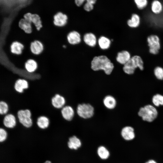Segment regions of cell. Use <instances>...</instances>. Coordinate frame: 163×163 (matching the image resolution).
<instances>
[{"label":"cell","mask_w":163,"mask_h":163,"mask_svg":"<svg viewBox=\"0 0 163 163\" xmlns=\"http://www.w3.org/2000/svg\"><path fill=\"white\" fill-rule=\"evenodd\" d=\"M114 68L113 63L106 56L94 57L91 63V68L94 72L103 71L107 75L111 74Z\"/></svg>","instance_id":"cell-1"},{"label":"cell","mask_w":163,"mask_h":163,"mask_svg":"<svg viewBox=\"0 0 163 163\" xmlns=\"http://www.w3.org/2000/svg\"><path fill=\"white\" fill-rule=\"evenodd\" d=\"M76 113L81 118L88 119L92 118L95 114V108L91 104L82 103L78 104L75 109Z\"/></svg>","instance_id":"cell-4"},{"label":"cell","mask_w":163,"mask_h":163,"mask_svg":"<svg viewBox=\"0 0 163 163\" xmlns=\"http://www.w3.org/2000/svg\"><path fill=\"white\" fill-rule=\"evenodd\" d=\"M151 10L154 14L158 15L163 11V5L160 0H152L151 4Z\"/></svg>","instance_id":"cell-16"},{"label":"cell","mask_w":163,"mask_h":163,"mask_svg":"<svg viewBox=\"0 0 163 163\" xmlns=\"http://www.w3.org/2000/svg\"><path fill=\"white\" fill-rule=\"evenodd\" d=\"M121 134L123 139L126 141L133 140L135 137L134 128L130 126H126L122 129Z\"/></svg>","instance_id":"cell-11"},{"label":"cell","mask_w":163,"mask_h":163,"mask_svg":"<svg viewBox=\"0 0 163 163\" xmlns=\"http://www.w3.org/2000/svg\"><path fill=\"white\" fill-rule=\"evenodd\" d=\"M28 83L27 80L24 79H19L15 82L14 85L15 90L19 93H22L24 91L28 88Z\"/></svg>","instance_id":"cell-17"},{"label":"cell","mask_w":163,"mask_h":163,"mask_svg":"<svg viewBox=\"0 0 163 163\" xmlns=\"http://www.w3.org/2000/svg\"><path fill=\"white\" fill-rule=\"evenodd\" d=\"M134 2L137 8L140 10L145 8L149 4L148 0H134Z\"/></svg>","instance_id":"cell-30"},{"label":"cell","mask_w":163,"mask_h":163,"mask_svg":"<svg viewBox=\"0 0 163 163\" xmlns=\"http://www.w3.org/2000/svg\"><path fill=\"white\" fill-rule=\"evenodd\" d=\"M67 144L68 147L69 149L75 150L77 149L81 145L80 140L75 136L69 138Z\"/></svg>","instance_id":"cell-20"},{"label":"cell","mask_w":163,"mask_h":163,"mask_svg":"<svg viewBox=\"0 0 163 163\" xmlns=\"http://www.w3.org/2000/svg\"><path fill=\"white\" fill-rule=\"evenodd\" d=\"M24 48L23 45L18 41L13 42L10 46L11 53L17 55L21 54Z\"/></svg>","instance_id":"cell-23"},{"label":"cell","mask_w":163,"mask_h":163,"mask_svg":"<svg viewBox=\"0 0 163 163\" xmlns=\"http://www.w3.org/2000/svg\"><path fill=\"white\" fill-rule=\"evenodd\" d=\"M30 50L33 53L38 55L43 51L44 47L43 44L38 40H35L30 44Z\"/></svg>","instance_id":"cell-18"},{"label":"cell","mask_w":163,"mask_h":163,"mask_svg":"<svg viewBox=\"0 0 163 163\" xmlns=\"http://www.w3.org/2000/svg\"><path fill=\"white\" fill-rule=\"evenodd\" d=\"M102 102L104 107L109 110L114 109L117 104L116 98L111 95L109 94L105 96L103 99Z\"/></svg>","instance_id":"cell-9"},{"label":"cell","mask_w":163,"mask_h":163,"mask_svg":"<svg viewBox=\"0 0 163 163\" xmlns=\"http://www.w3.org/2000/svg\"><path fill=\"white\" fill-rule=\"evenodd\" d=\"M51 102L54 107L58 109H61L66 105V101L64 97L56 94L52 98Z\"/></svg>","instance_id":"cell-13"},{"label":"cell","mask_w":163,"mask_h":163,"mask_svg":"<svg viewBox=\"0 0 163 163\" xmlns=\"http://www.w3.org/2000/svg\"><path fill=\"white\" fill-rule=\"evenodd\" d=\"M155 77L158 80L163 81V68L161 66H158L155 67L153 71Z\"/></svg>","instance_id":"cell-29"},{"label":"cell","mask_w":163,"mask_h":163,"mask_svg":"<svg viewBox=\"0 0 163 163\" xmlns=\"http://www.w3.org/2000/svg\"><path fill=\"white\" fill-rule=\"evenodd\" d=\"M16 118L18 119L19 122L25 127L29 128L33 125L31 113L28 109L18 111Z\"/></svg>","instance_id":"cell-5"},{"label":"cell","mask_w":163,"mask_h":163,"mask_svg":"<svg viewBox=\"0 0 163 163\" xmlns=\"http://www.w3.org/2000/svg\"><path fill=\"white\" fill-rule=\"evenodd\" d=\"M32 16V14L30 13H27L25 14L24 15L23 18L28 22L32 23L31 19Z\"/></svg>","instance_id":"cell-34"},{"label":"cell","mask_w":163,"mask_h":163,"mask_svg":"<svg viewBox=\"0 0 163 163\" xmlns=\"http://www.w3.org/2000/svg\"><path fill=\"white\" fill-rule=\"evenodd\" d=\"M9 110L8 104L3 101H0V115H5L7 114Z\"/></svg>","instance_id":"cell-31"},{"label":"cell","mask_w":163,"mask_h":163,"mask_svg":"<svg viewBox=\"0 0 163 163\" xmlns=\"http://www.w3.org/2000/svg\"><path fill=\"white\" fill-rule=\"evenodd\" d=\"M68 19V17L66 14L59 12L54 15L53 23L56 26L63 27L67 24Z\"/></svg>","instance_id":"cell-10"},{"label":"cell","mask_w":163,"mask_h":163,"mask_svg":"<svg viewBox=\"0 0 163 163\" xmlns=\"http://www.w3.org/2000/svg\"><path fill=\"white\" fill-rule=\"evenodd\" d=\"M97 153L99 157L102 159H106L109 157L110 153L108 150L104 146L99 147L97 150Z\"/></svg>","instance_id":"cell-27"},{"label":"cell","mask_w":163,"mask_h":163,"mask_svg":"<svg viewBox=\"0 0 163 163\" xmlns=\"http://www.w3.org/2000/svg\"><path fill=\"white\" fill-rule=\"evenodd\" d=\"M63 118L67 121L72 120L75 114V109L70 105H65L61 109Z\"/></svg>","instance_id":"cell-8"},{"label":"cell","mask_w":163,"mask_h":163,"mask_svg":"<svg viewBox=\"0 0 163 163\" xmlns=\"http://www.w3.org/2000/svg\"><path fill=\"white\" fill-rule=\"evenodd\" d=\"M8 136L7 131L3 127L0 128V142H3L7 139Z\"/></svg>","instance_id":"cell-33"},{"label":"cell","mask_w":163,"mask_h":163,"mask_svg":"<svg viewBox=\"0 0 163 163\" xmlns=\"http://www.w3.org/2000/svg\"><path fill=\"white\" fill-rule=\"evenodd\" d=\"M50 120L46 116H42L37 118L36 124L38 127L42 129H47L50 125Z\"/></svg>","instance_id":"cell-19"},{"label":"cell","mask_w":163,"mask_h":163,"mask_svg":"<svg viewBox=\"0 0 163 163\" xmlns=\"http://www.w3.org/2000/svg\"><path fill=\"white\" fill-rule=\"evenodd\" d=\"M149 52L152 54H158L161 48L160 40L156 35L152 34L148 37L147 39Z\"/></svg>","instance_id":"cell-6"},{"label":"cell","mask_w":163,"mask_h":163,"mask_svg":"<svg viewBox=\"0 0 163 163\" xmlns=\"http://www.w3.org/2000/svg\"><path fill=\"white\" fill-rule=\"evenodd\" d=\"M137 113L143 121L151 123L157 118L158 113L155 107L153 105L148 104L141 107Z\"/></svg>","instance_id":"cell-3"},{"label":"cell","mask_w":163,"mask_h":163,"mask_svg":"<svg viewBox=\"0 0 163 163\" xmlns=\"http://www.w3.org/2000/svg\"><path fill=\"white\" fill-rule=\"evenodd\" d=\"M31 23L24 18H22L19 22V27L27 34H30L32 31V27Z\"/></svg>","instance_id":"cell-22"},{"label":"cell","mask_w":163,"mask_h":163,"mask_svg":"<svg viewBox=\"0 0 163 163\" xmlns=\"http://www.w3.org/2000/svg\"><path fill=\"white\" fill-rule=\"evenodd\" d=\"M131 57V54L128 51L123 50L117 53L116 59L119 64L123 66L130 60Z\"/></svg>","instance_id":"cell-12"},{"label":"cell","mask_w":163,"mask_h":163,"mask_svg":"<svg viewBox=\"0 0 163 163\" xmlns=\"http://www.w3.org/2000/svg\"><path fill=\"white\" fill-rule=\"evenodd\" d=\"M4 116L2 121L3 125L1 126L7 129H13L17 124V119L16 117L11 114H7Z\"/></svg>","instance_id":"cell-7"},{"label":"cell","mask_w":163,"mask_h":163,"mask_svg":"<svg viewBox=\"0 0 163 163\" xmlns=\"http://www.w3.org/2000/svg\"><path fill=\"white\" fill-rule=\"evenodd\" d=\"M25 68L27 72L32 73L37 69V64L35 60L32 59H29L25 62Z\"/></svg>","instance_id":"cell-24"},{"label":"cell","mask_w":163,"mask_h":163,"mask_svg":"<svg viewBox=\"0 0 163 163\" xmlns=\"http://www.w3.org/2000/svg\"><path fill=\"white\" fill-rule=\"evenodd\" d=\"M43 163H52V162L51 161L47 160L45 161Z\"/></svg>","instance_id":"cell-37"},{"label":"cell","mask_w":163,"mask_h":163,"mask_svg":"<svg viewBox=\"0 0 163 163\" xmlns=\"http://www.w3.org/2000/svg\"><path fill=\"white\" fill-rule=\"evenodd\" d=\"M96 1V0H87L84 6V9L87 11L92 10L94 8L93 5L95 3Z\"/></svg>","instance_id":"cell-32"},{"label":"cell","mask_w":163,"mask_h":163,"mask_svg":"<svg viewBox=\"0 0 163 163\" xmlns=\"http://www.w3.org/2000/svg\"><path fill=\"white\" fill-rule=\"evenodd\" d=\"M151 100L153 105L155 107L163 106V95L161 94L157 93L154 94L152 96Z\"/></svg>","instance_id":"cell-25"},{"label":"cell","mask_w":163,"mask_h":163,"mask_svg":"<svg viewBox=\"0 0 163 163\" xmlns=\"http://www.w3.org/2000/svg\"><path fill=\"white\" fill-rule=\"evenodd\" d=\"M68 43L71 45L79 43L81 41V36L77 31H73L70 32L67 36Z\"/></svg>","instance_id":"cell-15"},{"label":"cell","mask_w":163,"mask_h":163,"mask_svg":"<svg viewBox=\"0 0 163 163\" xmlns=\"http://www.w3.org/2000/svg\"><path fill=\"white\" fill-rule=\"evenodd\" d=\"M29 1H30V0H29V1H28V2H27V3L29 2ZM24 8V7H23V8ZM23 9H22V10H23V11H23V12L24 13V14H25L24 13V11H23Z\"/></svg>","instance_id":"cell-38"},{"label":"cell","mask_w":163,"mask_h":163,"mask_svg":"<svg viewBox=\"0 0 163 163\" xmlns=\"http://www.w3.org/2000/svg\"><path fill=\"white\" fill-rule=\"evenodd\" d=\"M137 69L141 71L144 69V61L141 57L138 55L132 56L130 60L122 67L124 73L128 75L135 74Z\"/></svg>","instance_id":"cell-2"},{"label":"cell","mask_w":163,"mask_h":163,"mask_svg":"<svg viewBox=\"0 0 163 163\" xmlns=\"http://www.w3.org/2000/svg\"><path fill=\"white\" fill-rule=\"evenodd\" d=\"M145 163H157V162L154 160L150 159L146 162Z\"/></svg>","instance_id":"cell-36"},{"label":"cell","mask_w":163,"mask_h":163,"mask_svg":"<svg viewBox=\"0 0 163 163\" xmlns=\"http://www.w3.org/2000/svg\"><path fill=\"white\" fill-rule=\"evenodd\" d=\"M31 22L35 25L38 30H39L42 27L41 18L38 14H32Z\"/></svg>","instance_id":"cell-28"},{"label":"cell","mask_w":163,"mask_h":163,"mask_svg":"<svg viewBox=\"0 0 163 163\" xmlns=\"http://www.w3.org/2000/svg\"><path fill=\"white\" fill-rule=\"evenodd\" d=\"M141 21V19L139 15L134 13L132 14L130 19L127 20V24L129 27L136 28L140 26Z\"/></svg>","instance_id":"cell-14"},{"label":"cell","mask_w":163,"mask_h":163,"mask_svg":"<svg viewBox=\"0 0 163 163\" xmlns=\"http://www.w3.org/2000/svg\"><path fill=\"white\" fill-rule=\"evenodd\" d=\"M83 40L86 44L91 47L94 46L96 43V37L92 33L86 34L84 36Z\"/></svg>","instance_id":"cell-21"},{"label":"cell","mask_w":163,"mask_h":163,"mask_svg":"<svg viewBox=\"0 0 163 163\" xmlns=\"http://www.w3.org/2000/svg\"><path fill=\"white\" fill-rule=\"evenodd\" d=\"M84 0H76L75 1V3L78 6H81L85 2Z\"/></svg>","instance_id":"cell-35"},{"label":"cell","mask_w":163,"mask_h":163,"mask_svg":"<svg viewBox=\"0 0 163 163\" xmlns=\"http://www.w3.org/2000/svg\"><path fill=\"white\" fill-rule=\"evenodd\" d=\"M98 43L101 49L106 50L108 49L111 44L110 40L104 36H101L98 39Z\"/></svg>","instance_id":"cell-26"}]
</instances>
